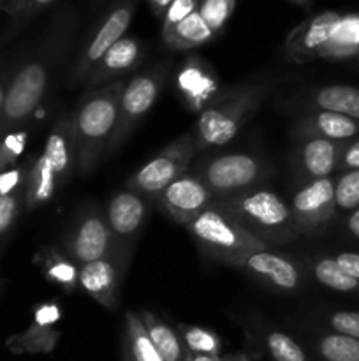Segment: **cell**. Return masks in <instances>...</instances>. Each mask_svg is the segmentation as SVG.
Instances as JSON below:
<instances>
[{
    "instance_id": "1",
    "label": "cell",
    "mask_w": 359,
    "mask_h": 361,
    "mask_svg": "<svg viewBox=\"0 0 359 361\" xmlns=\"http://www.w3.org/2000/svg\"><path fill=\"white\" fill-rule=\"evenodd\" d=\"M77 23L80 18L76 11L73 7H62L51 18L41 39L25 55L18 56L0 116V136L25 126L39 108L69 55Z\"/></svg>"
},
{
    "instance_id": "2",
    "label": "cell",
    "mask_w": 359,
    "mask_h": 361,
    "mask_svg": "<svg viewBox=\"0 0 359 361\" xmlns=\"http://www.w3.org/2000/svg\"><path fill=\"white\" fill-rule=\"evenodd\" d=\"M273 88L271 80L248 81L222 90L203 111L192 129L197 152L224 147L256 115Z\"/></svg>"
},
{
    "instance_id": "3",
    "label": "cell",
    "mask_w": 359,
    "mask_h": 361,
    "mask_svg": "<svg viewBox=\"0 0 359 361\" xmlns=\"http://www.w3.org/2000/svg\"><path fill=\"white\" fill-rule=\"evenodd\" d=\"M123 81L88 90L73 113L76 133V173L88 176L104 157L118 123V102Z\"/></svg>"
},
{
    "instance_id": "4",
    "label": "cell",
    "mask_w": 359,
    "mask_h": 361,
    "mask_svg": "<svg viewBox=\"0 0 359 361\" xmlns=\"http://www.w3.org/2000/svg\"><path fill=\"white\" fill-rule=\"evenodd\" d=\"M76 169V133L73 113H60L46 136L42 154L32 161L25 183V210L32 212L56 196Z\"/></svg>"
},
{
    "instance_id": "5",
    "label": "cell",
    "mask_w": 359,
    "mask_h": 361,
    "mask_svg": "<svg viewBox=\"0 0 359 361\" xmlns=\"http://www.w3.org/2000/svg\"><path fill=\"white\" fill-rule=\"evenodd\" d=\"M213 204L270 247L285 245L301 236L291 207L282 196L263 185L227 197H218Z\"/></svg>"
},
{
    "instance_id": "6",
    "label": "cell",
    "mask_w": 359,
    "mask_h": 361,
    "mask_svg": "<svg viewBox=\"0 0 359 361\" xmlns=\"http://www.w3.org/2000/svg\"><path fill=\"white\" fill-rule=\"evenodd\" d=\"M196 245L211 259L231 264L257 250L270 249L267 243L253 236L236 219L211 204L185 226Z\"/></svg>"
},
{
    "instance_id": "7",
    "label": "cell",
    "mask_w": 359,
    "mask_h": 361,
    "mask_svg": "<svg viewBox=\"0 0 359 361\" xmlns=\"http://www.w3.org/2000/svg\"><path fill=\"white\" fill-rule=\"evenodd\" d=\"M192 171L203 180L215 200H218L263 185L270 176L271 168L257 155L231 152L204 157Z\"/></svg>"
},
{
    "instance_id": "8",
    "label": "cell",
    "mask_w": 359,
    "mask_h": 361,
    "mask_svg": "<svg viewBox=\"0 0 359 361\" xmlns=\"http://www.w3.org/2000/svg\"><path fill=\"white\" fill-rule=\"evenodd\" d=\"M169 66V62L157 63L151 69L136 74L129 83H125L118 102V123L104 157L122 148L141 120L153 108L168 80Z\"/></svg>"
},
{
    "instance_id": "9",
    "label": "cell",
    "mask_w": 359,
    "mask_h": 361,
    "mask_svg": "<svg viewBox=\"0 0 359 361\" xmlns=\"http://www.w3.org/2000/svg\"><path fill=\"white\" fill-rule=\"evenodd\" d=\"M196 154V140L190 130V133L176 137L172 143L162 148L151 161L136 169L129 176L125 187L143 196L150 203L151 201L157 203L158 196L189 169Z\"/></svg>"
},
{
    "instance_id": "10",
    "label": "cell",
    "mask_w": 359,
    "mask_h": 361,
    "mask_svg": "<svg viewBox=\"0 0 359 361\" xmlns=\"http://www.w3.org/2000/svg\"><path fill=\"white\" fill-rule=\"evenodd\" d=\"M63 254L77 267L104 259L115 254V240L109 231L104 210L95 204L80 208L63 238Z\"/></svg>"
},
{
    "instance_id": "11",
    "label": "cell",
    "mask_w": 359,
    "mask_h": 361,
    "mask_svg": "<svg viewBox=\"0 0 359 361\" xmlns=\"http://www.w3.org/2000/svg\"><path fill=\"white\" fill-rule=\"evenodd\" d=\"M136 4L137 0H118V2L106 13V16L102 18V21L99 23L97 30L88 37V41L84 42V46L80 49V53H77L76 60H74L69 80H67L70 88L83 83L84 78H87L88 73L92 71V67L106 55V51H108L116 41H120V39L125 35L127 28H129L130 21H132Z\"/></svg>"
},
{
    "instance_id": "12",
    "label": "cell",
    "mask_w": 359,
    "mask_h": 361,
    "mask_svg": "<svg viewBox=\"0 0 359 361\" xmlns=\"http://www.w3.org/2000/svg\"><path fill=\"white\" fill-rule=\"evenodd\" d=\"M150 201L130 189H122L111 196L106 204V221L115 240V252L132 257L141 231L148 221Z\"/></svg>"
},
{
    "instance_id": "13",
    "label": "cell",
    "mask_w": 359,
    "mask_h": 361,
    "mask_svg": "<svg viewBox=\"0 0 359 361\" xmlns=\"http://www.w3.org/2000/svg\"><path fill=\"white\" fill-rule=\"evenodd\" d=\"M229 267L277 293H296L305 282L301 267L292 257L270 249L248 254L232 261Z\"/></svg>"
},
{
    "instance_id": "14",
    "label": "cell",
    "mask_w": 359,
    "mask_h": 361,
    "mask_svg": "<svg viewBox=\"0 0 359 361\" xmlns=\"http://www.w3.org/2000/svg\"><path fill=\"white\" fill-rule=\"evenodd\" d=\"M291 212L301 235H313L327 226L336 212L334 180L326 178L303 182L291 200Z\"/></svg>"
},
{
    "instance_id": "15",
    "label": "cell",
    "mask_w": 359,
    "mask_h": 361,
    "mask_svg": "<svg viewBox=\"0 0 359 361\" xmlns=\"http://www.w3.org/2000/svg\"><path fill=\"white\" fill-rule=\"evenodd\" d=\"M215 196L194 171H185L158 196L157 204L176 224L187 226L211 207Z\"/></svg>"
},
{
    "instance_id": "16",
    "label": "cell",
    "mask_w": 359,
    "mask_h": 361,
    "mask_svg": "<svg viewBox=\"0 0 359 361\" xmlns=\"http://www.w3.org/2000/svg\"><path fill=\"white\" fill-rule=\"evenodd\" d=\"M130 264V257L111 254L104 259L80 267L77 286L104 309L116 310L120 305V286Z\"/></svg>"
},
{
    "instance_id": "17",
    "label": "cell",
    "mask_w": 359,
    "mask_h": 361,
    "mask_svg": "<svg viewBox=\"0 0 359 361\" xmlns=\"http://www.w3.org/2000/svg\"><path fill=\"white\" fill-rule=\"evenodd\" d=\"M341 20L338 11H324L303 20L289 32L284 42V51L291 62L306 63L319 59L320 51L329 41L331 34Z\"/></svg>"
},
{
    "instance_id": "18",
    "label": "cell",
    "mask_w": 359,
    "mask_h": 361,
    "mask_svg": "<svg viewBox=\"0 0 359 361\" xmlns=\"http://www.w3.org/2000/svg\"><path fill=\"white\" fill-rule=\"evenodd\" d=\"M60 319L62 310L58 303H41L35 307L30 326L7 338V349L14 355H49L62 337V334L55 328Z\"/></svg>"
},
{
    "instance_id": "19",
    "label": "cell",
    "mask_w": 359,
    "mask_h": 361,
    "mask_svg": "<svg viewBox=\"0 0 359 361\" xmlns=\"http://www.w3.org/2000/svg\"><path fill=\"white\" fill-rule=\"evenodd\" d=\"M345 141H331L322 137H310L299 141L292 152V169L303 182L326 178L338 169Z\"/></svg>"
},
{
    "instance_id": "20",
    "label": "cell",
    "mask_w": 359,
    "mask_h": 361,
    "mask_svg": "<svg viewBox=\"0 0 359 361\" xmlns=\"http://www.w3.org/2000/svg\"><path fill=\"white\" fill-rule=\"evenodd\" d=\"M144 49L143 42L132 35H123L120 41H116L111 48L106 51V55L92 67L88 76L84 78V87L88 90L104 87L113 83V80L129 71L136 69L143 62Z\"/></svg>"
},
{
    "instance_id": "21",
    "label": "cell",
    "mask_w": 359,
    "mask_h": 361,
    "mask_svg": "<svg viewBox=\"0 0 359 361\" xmlns=\"http://www.w3.org/2000/svg\"><path fill=\"white\" fill-rule=\"evenodd\" d=\"M178 92L183 102L192 111H203L218 94V81L206 62L197 56H189L178 73Z\"/></svg>"
},
{
    "instance_id": "22",
    "label": "cell",
    "mask_w": 359,
    "mask_h": 361,
    "mask_svg": "<svg viewBox=\"0 0 359 361\" xmlns=\"http://www.w3.org/2000/svg\"><path fill=\"white\" fill-rule=\"evenodd\" d=\"M291 134L298 141L310 137L347 141L359 134V120L331 111H306L292 123Z\"/></svg>"
},
{
    "instance_id": "23",
    "label": "cell",
    "mask_w": 359,
    "mask_h": 361,
    "mask_svg": "<svg viewBox=\"0 0 359 361\" xmlns=\"http://www.w3.org/2000/svg\"><path fill=\"white\" fill-rule=\"evenodd\" d=\"M301 111H331L359 120V88L348 85H327L310 90L291 101Z\"/></svg>"
},
{
    "instance_id": "24",
    "label": "cell",
    "mask_w": 359,
    "mask_h": 361,
    "mask_svg": "<svg viewBox=\"0 0 359 361\" xmlns=\"http://www.w3.org/2000/svg\"><path fill=\"white\" fill-rule=\"evenodd\" d=\"M141 319H143L144 328L148 335L153 341L155 348L158 349L164 361H185V345H183L182 337L175 328L169 326L162 319H158L150 310H141Z\"/></svg>"
},
{
    "instance_id": "25",
    "label": "cell",
    "mask_w": 359,
    "mask_h": 361,
    "mask_svg": "<svg viewBox=\"0 0 359 361\" xmlns=\"http://www.w3.org/2000/svg\"><path fill=\"white\" fill-rule=\"evenodd\" d=\"M215 37V34L211 32V28L204 23V20L201 18L199 11L192 13L190 16H187L185 20L180 21L178 25H175L172 28H169L168 32L162 34L165 44L172 49H192L197 46H203L206 42H210Z\"/></svg>"
},
{
    "instance_id": "26",
    "label": "cell",
    "mask_w": 359,
    "mask_h": 361,
    "mask_svg": "<svg viewBox=\"0 0 359 361\" xmlns=\"http://www.w3.org/2000/svg\"><path fill=\"white\" fill-rule=\"evenodd\" d=\"M359 53V14H341L320 59H347Z\"/></svg>"
},
{
    "instance_id": "27",
    "label": "cell",
    "mask_w": 359,
    "mask_h": 361,
    "mask_svg": "<svg viewBox=\"0 0 359 361\" xmlns=\"http://www.w3.org/2000/svg\"><path fill=\"white\" fill-rule=\"evenodd\" d=\"M41 267L46 279L53 284L60 286L67 295L76 291L77 277H80V267L70 257L56 249H44L41 254Z\"/></svg>"
},
{
    "instance_id": "28",
    "label": "cell",
    "mask_w": 359,
    "mask_h": 361,
    "mask_svg": "<svg viewBox=\"0 0 359 361\" xmlns=\"http://www.w3.org/2000/svg\"><path fill=\"white\" fill-rule=\"evenodd\" d=\"M125 349L134 361H164L148 335L143 319L134 310L125 312Z\"/></svg>"
},
{
    "instance_id": "29",
    "label": "cell",
    "mask_w": 359,
    "mask_h": 361,
    "mask_svg": "<svg viewBox=\"0 0 359 361\" xmlns=\"http://www.w3.org/2000/svg\"><path fill=\"white\" fill-rule=\"evenodd\" d=\"M313 349L322 361H359V341L336 334L326 331L319 334L313 341Z\"/></svg>"
},
{
    "instance_id": "30",
    "label": "cell",
    "mask_w": 359,
    "mask_h": 361,
    "mask_svg": "<svg viewBox=\"0 0 359 361\" xmlns=\"http://www.w3.org/2000/svg\"><path fill=\"white\" fill-rule=\"evenodd\" d=\"M312 274L324 288L336 293H359V281L345 274L334 257H317L312 263Z\"/></svg>"
},
{
    "instance_id": "31",
    "label": "cell",
    "mask_w": 359,
    "mask_h": 361,
    "mask_svg": "<svg viewBox=\"0 0 359 361\" xmlns=\"http://www.w3.org/2000/svg\"><path fill=\"white\" fill-rule=\"evenodd\" d=\"M176 331L182 337L187 351L196 353V355L217 356V358L222 356V341L215 331L185 323L176 324Z\"/></svg>"
},
{
    "instance_id": "32",
    "label": "cell",
    "mask_w": 359,
    "mask_h": 361,
    "mask_svg": "<svg viewBox=\"0 0 359 361\" xmlns=\"http://www.w3.org/2000/svg\"><path fill=\"white\" fill-rule=\"evenodd\" d=\"M263 342L267 356L273 361H310L305 349L284 331H266Z\"/></svg>"
},
{
    "instance_id": "33",
    "label": "cell",
    "mask_w": 359,
    "mask_h": 361,
    "mask_svg": "<svg viewBox=\"0 0 359 361\" xmlns=\"http://www.w3.org/2000/svg\"><path fill=\"white\" fill-rule=\"evenodd\" d=\"M55 2L56 0H25L21 9L18 11L16 14H13L11 20L7 21L6 27H4L2 34H0V48L9 44L16 35H20L21 32L28 27V23H30L39 13H42L46 7H49Z\"/></svg>"
},
{
    "instance_id": "34",
    "label": "cell",
    "mask_w": 359,
    "mask_h": 361,
    "mask_svg": "<svg viewBox=\"0 0 359 361\" xmlns=\"http://www.w3.org/2000/svg\"><path fill=\"white\" fill-rule=\"evenodd\" d=\"M21 210H25V185L7 196H0V252L11 238Z\"/></svg>"
},
{
    "instance_id": "35",
    "label": "cell",
    "mask_w": 359,
    "mask_h": 361,
    "mask_svg": "<svg viewBox=\"0 0 359 361\" xmlns=\"http://www.w3.org/2000/svg\"><path fill=\"white\" fill-rule=\"evenodd\" d=\"M236 9V0H201L199 14L215 35L224 30L225 23Z\"/></svg>"
},
{
    "instance_id": "36",
    "label": "cell",
    "mask_w": 359,
    "mask_h": 361,
    "mask_svg": "<svg viewBox=\"0 0 359 361\" xmlns=\"http://www.w3.org/2000/svg\"><path fill=\"white\" fill-rule=\"evenodd\" d=\"M334 203L340 210L359 208V169H348L334 182Z\"/></svg>"
},
{
    "instance_id": "37",
    "label": "cell",
    "mask_w": 359,
    "mask_h": 361,
    "mask_svg": "<svg viewBox=\"0 0 359 361\" xmlns=\"http://www.w3.org/2000/svg\"><path fill=\"white\" fill-rule=\"evenodd\" d=\"M34 159H27L23 164H14L11 168L0 171V196H7V194L14 192L20 187H23L27 183L28 171H30V166Z\"/></svg>"
},
{
    "instance_id": "38",
    "label": "cell",
    "mask_w": 359,
    "mask_h": 361,
    "mask_svg": "<svg viewBox=\"0 0 359 361\" xmlns=\"http://www.w3.org/2000/svg\"><path fill=\"white\" fill-rule=\"evenodd\" d=\"M199 9V2L197 0H172L171 6L165 11L164 18H162V34L178 25L180 21L185 20L192 13Z\"/></svg>"
},
{
    "instance_id": "39",
    "label": "cell",
    "mask_w": 359,
    "mask_h": 361,
    "mask_svg": "<svg viewBox=\"0 0 359 361\" xmlns=\"http://www.w3.org/2000/svg\"><path fill=\"white\" fill-rule=\"evenodd\" d=\"M327 326L333 331L347 337L358 338L359 341V312H347V310H338L327 317Z\"/></svg>"
},
{
    "instance_id": "40",
    "label": "cell",
    "mask_w": 359,
    "mask_h": 361,
    "mask_svg": "<svg viewBox=\"0 0 359 361\" xmlns=\"http://www.w3.org/2000/svg\"><path fill=\"white\" fill-rule=\"evenodd\" d=\"M18 56L20 55H14L11 56V59L0 60V116H2V111H4V102H6V95H7V88H9V83H11V78H13L14 69H16Z\"/></svg>"
},
{
    "instance_id": "41",
    "label": "cell",
    "mask_w": 359,
    "mask_h": 361,
    "mask_svg": "<svg viewBox=\"0 0 359 361\" xmlns=\"http://www.w3.org/2000/svg\"><path fill=\"white\" fill-rule=\"evenodd\" d=\"M338 169H341V171L359 169V140L345 143L340 155V162H338Z\"/></svg>"
},
{
    "instance_id": "42",
    "label": "cell",
    "mask_w": 359,
    "mask_h": 361,
    "mask_svg": "<svg viewBox=\"0 0 359 361\" xmlns=\"http://www.w3.org/2000/svg\"><path fill=\"white\" fill-rule=\"evenodd\" d=\"M334 261L338 263V267L345 271L347 275H351L352 279L359 281V254L358 252H340L336 254Z\"/></svg>"
},
{
    "instance_id": "43",
    "label": "cell",
    "mask_w": 359,
    "mask_h": 361,
    "mask_svg": "<svg viewBox=\"0 0 359 361\" xmlns=\"http://www.w3.org/2000/svg\"><path fill=\"white\" fill-rule=\"evenodd\" d=\"M171 2L172 0H148V6H150L151 13H153L158 20H162L165 11H168V7L171 6Z\"/></svg>"
},
{
    "instance_id": "44",
    "label": "cell",
    "mask_w": 359,
    "mask_h": 361,
    "mask_svg": "<svg viewBox=\"0 0 359 361\" xmlns=\"http://www.w3.org/2000/svg\"><path fill=\"white\" fill-rule=\"evenodd\" d=\"M345 228H347V231L351 233L354 238L359 240V208L352 210V214L348 215L347 222H345Z\"/></svg>"
},
{
    "instance_id": "45",
    "label": "cell",
    "mask_w": 359,
    "mask_h": 361,
    "mask_svg": "<svg viewBox=\"0 0 359 361\" xmlns=\"http://www.w3.org/2000/svg\"><path fill=\"white\" fill-rule=\"evenodd\" d=\"M25 4V0H0V11L7 14H16L21 9V6Z\"/></svg>"
},
{
    "instance_id": "46",
    "label": "cell",
    "mask_w": 359,
    "mask_h": 361,
    "mask_svg": "<svg viewBox=\"0 0 359 361\" xmlns=\"http://www.w3.org/2000/svg\"><path fill=\"white\" fill-rule=\"evenodd\" d=\"M185 361H222V356H220V358H217V356L196 355V353L187 351V353H185Z\"/></svg>"
},
{
    "instance_id": "47",
    "label": "cell",
    "mask_w": 359,
    "mask_h": 361,
    "mask_svg": "<svg viewBox=\"0 0 359 361\" xmlns=\"http://www.w3.org/2000/svg\"><path fill=\"white\" fill-rule=\"evenodd\" d=\"M222 361H253V360H250L248 356L245 355H227V356H222Z\"/></svg>"
},
{
    "instance_id": "48",
    "label": "cell",
    "mask_w": 359,
    "mask_h": 361,
    "mask_svg": "<svg viewBox=\"0 0 359 361\" xmlns=\"http://www.w3.org/2000/svg\"><path fill=\"white\" fill-rule=\"evenodd\" d=\"M287 2L296 4V6H301V7H308L312 4V0H287Z\"/></svg>"
},
{
    "instance_id": "49",
    "label": "cell",
    "mask_w": 359,
    "mask_h": 361,
    "mask_svg": "<svg viewBox=\"0 0 359 361\" xmlns=\"http://www.w3.org/2000/svg\"><path fill=\"white\" fill-rule=\"evenodd\" d=\"M122 361H134L132 356L129 355V351H127L125 348H123V355H122Z\"/></svg>"
},
{
    "instance_id": "50",
    "label": "cell",
    "mask_w": 359,
    "mask_h": 361,
    "mask_svg": "<svg viewBox=\"0 0 359 361\" xmlns=\"http://www.w3.org/2000/svg\"><path fill=\"white\" fill-rule=\"evenodd\" d=\"M197 2H201V0H197Z\"/></svg>"
}]
</instances>
